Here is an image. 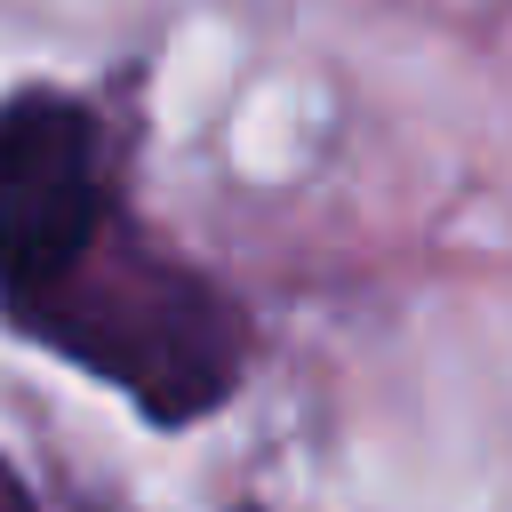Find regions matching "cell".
I'll list each match as a JSON object with an SVG mask.
<instances>
[{
  "mask_svg": "<svg viewBox=\"0 0 512 512\" xmlns=\"http://www.w3.org/2000/svg\"><path fill=\"white\" fill-rule=\"evenodd\" d=\"M0 512H32V496H24V480L0 464Z\"/></svg>",
  "mask_w": 512,
  "mask_h": 512,
  "instance_id": "obj_3",
  "label": "cell"
},
{
  "mask_svg": "<svg viewBox=\"0 0 512 512\" xmlns=\"http://www.w3.org/2000/svg\"><path fill=\"white\" fill-rule=\"evenodd\" d=\"M16 336L48 344L56 360L88 368L96 384L128 392L152 424H200L240 392L248 320L240 304L192 272L184 256L152 248L136 216H120L64 280L0 312Z\"/></svg>",
  "mask_w": 512,
  "mask_h": 512,
  "instance_id": "obj_1",
  "label": "cell"
},
{
  "mask_svg": "<svg viewBox=\"0 0 512 512\" xmlns=\"http://www.w3.org/2000/svg\"><path fill=\"white\" fill-rule=\"evenodd\" d=\"M112 144L104 120L64 88H8L0 96V312L64 280L112 224Z\"/></svg>",
  "mask_w": 512,
  "mask_h": 512,
  "instance_id": "obj_2",
  "label": "cell"
}]
</instances>
